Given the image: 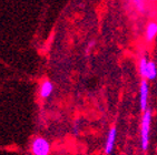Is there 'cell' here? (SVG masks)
<instances>
[{"label":"cell","instance_id":"1","mask_svg":"<svg viewBox=\"0 0 157 155\" xmlns=\"http://www.w3.org/2000/svg\"><path fill=\"white\" fill-rule=\"evenodd\" d=\"M151 111L146 109L143 112L142 121H140V146L144 152H146L149 145V133H151Z\"/></svg>","mask_w":157,"mask_h":155},{"label":"cell","instance_id":"2","mask_svg":"<svg viewBox=\"0 0 157 155\" xmlns=\"http://www.w3.org/2000/svg\"><path fill=\"white\" fill-rule=\"evenodd\" d=\"M30 151L33 155H48L52 151V146L45 137L37 136L31 142Z\"/></svg>","mask_w":157,"mask_h":155},{"label":"cell","instance_id":"3","mask_svg":"<svg viewBox=\"0 0 157 155\" xmlns=\"http://www.w3.org/2000/svg\"><path fill=\"white\" fill-rule=\"evenodd\" d=\"M148 91H149V87H148L147 80L143 79L140 85H139V106H140V110L143 112L147 109Z\"/></svg>","mask_w":157,"mask_h":155},{"label":"cell","instance_id":"4","mask_svg":"<svg viewBox=\"0 0 157 155\" xmlns=\"http://www.w3.org/2000/svg\"><path fill=\"white\" fill-rule=\"evenodd\" d=\"M116 137H117V128H116V126H113L109 130L107 139H106L105 150H104L105 154H112V152L114 151V147H115Z\"/></svg>","mask_w":157,"mask_h":155},{"label":"cell","instance_id":"5","mask_svg":"<svg viewBox=\"0 0 157 155\" xmlns=\"http://www.w3.org/2000/svg\"><path fill=\"white\" fill-rule=\"evenodd\" d=\"M52 91H54V84L52 83V81L45 80L40 84L39 88V96L41 99H47L52 96Z\"/></svg>","mask_w":157,"mask_h":155},{"label":"cell","instance_id":"6","mask_svg":"<svg viewBox=\"0 0 157 155\" xmlns=\"http://www.w3.org/2000/svg\"><path fill=\"white\" fill-rule=\"evenodd\" d=\"M157 36V22L156 21H151L148 22L145 31V40L147 42H151Z\"/></svg>","mask_w":157,"mask_h":155},{"label":"cell","instance_id":"7","mask_svg":"<svg viewBox=\"0 0 157 155\" xmlns=\"http://www.w3.org/2000/svg\"><path fill=\"white\" fill-rule=\"evenodd\" d=\"M157 78V66L154 61H148L147 62V69H146L145 78L147 81H154Z\"/></svg>","mask_w":157,"mask_h":155},{"label":"cell","instance_id":"8","mask_svg":"<svg viewBox=\"0 0 157 155\" xmlns=\"http://www.w3.org/2000/svg\"><path fill=\"white\" fill-rule=\"evenodd\" d=\"M147 62H148V60L146 59V58H142L138 62V72H139V74H140V77H142L143 79L145 78V74H146Z\"/></svg>","mask_w":157,"mask_h":155},{"label":"cell","instance_id":"9","mask_svg":"<svg viewBox=\"0 0 157 155\" xmlns=\"http://www.w3.org/2000/svg\"><path fill=\"white\" fill-rule=\"evenodd\" d=\"M133 3L135 6V9L139 12V13H144L146 9V3L145 0H133Z\"/></svg>","mask_w":157,"mask_h":155},{"label":"cell","instance_id":"10","mask_svg":"<svg viewBox=\"0 0 157 155\" xmlns=\"http://www.w3.org/2000/svg\"><path fill=\"white\" fill-rule=\"evenodd\" d=\"M95 43H96V42H95L94 40H91V41L89 42V45H87V49H86V53H89V51H90L91 48L95 45Z\"/></svg>","mask_w":157,"mask_h":155},{"label":"cell","instance_id":"11","mask_svg":"<svg viewBox=\"0 0 157 155\" xmlns=\"http://www.w3.org/2000/svg\"><path fill=\"white\" fill-rule=\"evenodd\" d=\"M151 1H156V0H151Z\"/></svg>","mask_w":157,"mask_h":155},{"label":"cell","instance_id":"12","mask_svg":"<svg viewBox=\"0 0 157 155\" xmlns=\"http://www.w3.org/2000/svg\"><path fill=\"white\" fill-rule=\"evenodd\" d=\"M156 152H157V149H156Z\"/></svg>","mask_w":157,"mask_h":155}]
</instances>
